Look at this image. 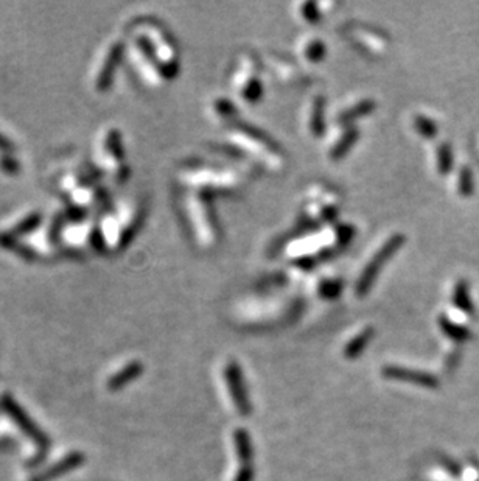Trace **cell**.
<instances>
[{
    "mask_svg": "<svg viewBox=\"0 0 479 481\" xmlns=\"http://www.w3.org/2000/svg\"><path fill=\"white\" fill-rule=\"evenodd\" d=\"M106 148L107 152H109L114 158L122 159L123 158V147H122V137H120V133L116 130H112L107 133L106 136Z\"/></svg>",
    "mask_w": 479,
    "mask_h": 481,
    "instance_id": "obj_11",
    "label": "cell"
},
{
    "mask_svg": "<svg viewBox=\"0 0 479 481\" xmlns=\"http://www.w3.org/2000/svg\"><path fill=\"white\" fill-rule=\"evenodd\" d=\"M370 335H372V332H370L369 329L364 330L361 335H358L356 338L353 340L349 346H347V354H349V356H356V354L361 351V347L369 341Z\"/></svg>",
    "mask_w": 479,
    "mask_h": 481,
    "instance_id": "obj_15",
    "label": "cell"
},
{
    "mask_svg": "<svg viewBox=\"0 0 479 481\" xmlns=\"http://www.w3.org/2000/svg\"><path fill=\"white\" fill-rule=\"evenodd\" d=\"M122 53H123V44H122V42H116V44H114L109 49V52H107V55L105 58V64H103V68H101V70H100L97 83H95V84H97L98 91H106V89L109 88L112 75H114V70H116V68L118 65L120 58H122Z\"/></svg>",
    "mask_w": 479,
    "mask_h": 481,
    "instance_id": "obj_4",
    "label": "cell"
},
{
    "mask_svg": "<svg viewBox=\"0 0 479 481\" xmlns=\"http://www.w3.org/2000/svg\"><path fill=\"white\" fill-rule=\"evenodd\" d=\"M349 36L352 41H355L359 47L363 49H369L372 53L385 52L389 45V41L386 39L385 34H381L380 30L374 28H363V27H353V23L349 27Z\"/></svg>",
    "mask_w": 479,
    "mask_h": 481,
    "instance_id": "obj_3",
    "label": "cell"
},
{
    "mask_svg": "<svg viewBox=\"0 0 479 481\" xmlns=\"http://www.w3.org/2000/svg\"><path fill=\"white\" fill-rule=\"evenodd\" d=\"M232 141L235 143L237 148H248L249 153H253L259 158L269 161V165L273 168H277L282 165L284 158L282 153L279 152L277 145L273 141L268 139V136H263L260 131L246 128V126H240L235 128L232 133Z\"/></svg>",
    "mask_w": 479,
    "mask_h": 481,
    "instance_id": "obj_1",
    "label": "cell"
},
{
    "mask_svg": "<svg viewBox=\"0 0 479 481\" xmlns=\"http://www.w3.org/2000/svg\"><path fill=\"white\" fill-rule=\"evenodd\" d=\"M403 243H405L403 234H392V236L380 246V249L370 257L369 263L364 267V269L356 280L355 288H356L358 296H363V294H366L370 290V287H372L376 276H379L383 267L386 265V262L400 249V246Z\"/></svg>",
    "mask_w": 479,
    "mask_h": 481,
    "instance_id": "obj_2",
    "label": "cell"
},
{
    "mask_svg": "<svg viewBox=\"0 0 479 481\" xmlns=\"http://www.w3.org/2000/svg\"><path fill=\"white\" fill-rule=\"evenodd\" d=\"M213 111H215V114H218L220 117L229 119V120L235 116V108H233L231 101H227L224 99H220V100L215 101Z\"/></svg>",
    "mask_w": 479,
    "mask_h": 481,
    "instance_id": "obj_14",
    "label": "cell"
},
{
    "mask_svg": "<svg viewBox=\"0 0 479 481\" xmlns=\"http://www.w3.org/2000/svg\"><path fill=\"white\" fill-rule=\"evenodd\" d=\"M375 110V103L372 100H363V101H359V103H356L355 106H350V108H347L345 111H343L338 116V122L341 123H344V125H350L353 120H356V119H361L364 116H369L370 112H372Z\"/></svg>",
    "mask_w": 479,
    "mask_h": 481,
    "instance_id": "obj_5",
    "label": "cell"
},
{
    "mask_svg": "<svg viewBox=\"0 0 479 481\" xmlns=\"http://www.w3.org/2000/svg\"><path fill=\"white\" fill-rule=\"evenodd\" d=\"M310 130L315 136H321L324 131V99L315 97L310 114Z\"/></svg>",
    "mask_w": 479,
    "mask_h": 481,
    "instance_id": "obj_7",
    "label": "cell"
},
{
    "mask_svg": "<svg viewBox=\"0 0 479 481\" xmlns=\"http://www.w3.org/2000/svg\"><path fill=\"white\" fill-rule=\"evenodd\" d=\"M0 150H3V152H11L13 150V143L2 134H0Z\"/></svg>",
    "mask_w": 479,
    "mask_h": 481,
    "instance_id": "obj_20",
    "label": "cell"
},
{
    "mask_svg": "<svg viewBox=\"0 0 479 481\" xmlns=\"http://www.w3.org/2000/svg\"><path fill=\"white\" fill-rule=\"evenodd\" d=\"M341 288H343V282H339L337 279H324L319 284V291L322 296L326 298L337 296Z\"/></svg>",
    "mask_w": 479,
    "mask_h": 481,
    "instance_id": "obj_13",
    "label": "cell"
},
{
    "mask_svg": "<svg viewBox=\"0 0 479 481\" xmlns=\"http://www.w3.org/2000/svg\"><path fill=\"white\" fill-rule=\"evenodd\" d=\"M302 17L308 22H315L319 19V10H317L316 3H304L301 7Z\"/></svg>",
    "mask_w": 479,
    "mask_h": 481,
    "instance_id": "obj_17",
    "label": "cell"
},
{
    "mask_svg": "<svg viewBox=\"0 0 479 481\" xmlns=\"http://www.w3.org/2000/svg\"><path fill=\"white\" fill-rule=\"evenodd\" d=\"M459 189L462 194H470L471 192V174L470 172L467 170V168H464L462 172H460V176H459Z\"/></svg>",
    "mask_w": 479,
    "mask_h": 481,
    "instance_id": "obj_18",
    "label": "cell"
},
{
    "mask_svg": "<svg viewBox=\"0 0 479 481\" xmlns=\"http://www.w3.org/2000/svg\"><path fill=\"white\" fill-rule=\"evenodd\" d=\"M0 167H2V170L8 173H14L19 170V164L8 154H3L2 158H0Z\"/></svg>",
    "mask_w": 479,
    "mask_h": 481,
    "instance_id": "obj_19",
    "label": "cell"
},
{
    "mask_svg": "<svg viewBox=\"0 0 479 481\" xmlns=\"http://www.w3.org/2000/svg\"><path fill=\"white\" fill-rule=\"evenodd\" d=\"M302 50H304L305 59H308V61H313V63H317L326 55V45H324V42L319 41V39L308 41L307 44L304 45Z\"/></svg>",
    "mask_w": 479,
    "mask_h": 481,
    "instance_id": "obj_9",
    "label": "cell"
},
{
    "mask_svg": "<svg viewBox=\"0 0 479 481\" xmlns=\"http://www.w3.org/2000/svg\"><path fill=\"white\" fill-rule=\"evenodd\" d=\"M450 162H451V152L450 148L447 145H440L437 148V164H439V168L442 172H447L448 168H450Z\"/></svg>",
    "mask_w": 479,
    "mask_h": 481,
    "instance_id": "obj_16",
    "label": "cell"
},
{
    "mask_svg": "<svg viewBox=\"0 0 479 481\" xmlns=\"http://www.w3.org/2000/svg\"><path fill=\"white\" fill-rule=\"evenodd\" d=\"M414 126H416V130L418 131V133L423 134V136H427V137L434 136L436 131H437L433 120L428 119V117H425V116H417L414 119Z\"/></svg>",
    "mask_w": 479,
    "mask_h": 481,
    "instance_id": "obj_12",
    "label": "cell"
},
{
    "mask_svg": "<svg viewBox=\"0 0 479 481\" xmlns=\"http://www.w3.org/2000/svg\"><path fill=\"white\" fill-rule=\"evenodd\" d=\"M39 221H41V214H38V212L30 214V215L25 216V218L21 220L19 223H17L13 227V229H11V232H8V234H10V236H13V237L22 236V234H27L30 231H33L34 227L39 225Z\"/></svg>",
    "mask_w": 479,
    "mask_h": 481,
    "instance_id": "obj_10",
    "label": "cell"
},
{
    "mask_svg": "<svg viewBox=\"0 0 479 481\" xmlns=\"http://www.w3.org/2000/svg\"><path fill=\"white\" fill-rule=\"evenodd\" d=\"M358 139V130L355 126H349V128L344 130V133L339 136L338 142L334 143L332 152H330V158L332 159H339L343 158V156L349 152V148L353 145V143L356 142Z\"/></svg>",
    "mask_w": 479,
    "mask_h": 481,
    "instance_id": "obj_6",
    "label": "cell"
},
{
    "mask_svg": "<svg viewBox=\"0 0 479 481\" xmlns=\"http://www.w3.org/2000/svg\"><path fill=\"white\" fill-rule=\"evenodd\" d=\"M0 246H3V248H8L10 251L17 252V254H19L21 257H25V258H33L34 257L33 252L30 251L27 246L21 245L16 240V237L10 236V234H0Z\"/></svg>",
    "mask_w": 479,
    "mask_h": 481,
    "instance_id": "obj_8",
    "label": "cell"
}]
</instances>
